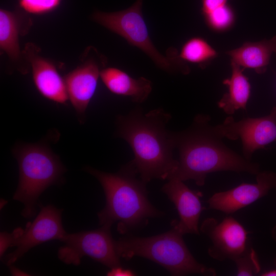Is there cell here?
Returning <instances> with one entry per match:
<instances>
[{
    "label": "cell",
    "mask_w": 276,
    "mask_h": 276,
    "mask_svg": "<svg viewBox=\"0 0 276 276\" xmlns=\"http://www.w3.org/2000/svg\"><path fill=\"white\" fill-rule=\"evenodd\" d=\"M162 190L175 205L179 220H174L175 226L183 235L186 234H199L198 222L203 208L199 199V193L191 190L183 181L170 179Z\"/></svg>",
    "instance_id": "12"
},
{
    "label": "cell",
    "mask_w": 276,
    "mask_h": 276,
    "mask_svg": "<svg viewBox=\"0 0 276 276\" xmlns=\"http://www.w3.org/2000/svg\"><path fill=\"white\" fill-rule=\"evenodd\" d=\"M270 114L276 120V106L272 109Z\"/></svg>",
    "instance_id": "28"
},
{
    "label": "cell",
    "mask_w": 276,
    "mask_h": 276,
    "mask_svg": "<svg viewBox=\"0 0 276 276\" xmlns=\"http://www.w3.org/2000/svg\"><path fill=\"white\" fill-rule=\"evenodd\" d=\"M237 267V275H254L260 272L261 267L255 250L249 245L244 253L234 261Z\"/></svg>",
    "instance_id": "21"
},
{
    "label": "cell",
    "mask_w": 276,
    "mask_h": 276,
    "mask_svg": "<svg viewBox=\"0 0 276 276\" xmlns=\"http://www.w3.org/2000/svg\"><path fill=\"white\" fill-rule=\"evenodd\" d=\"M210 121L209 115L198 114L186 129L176 132L179 159L177 168L170 179L193 180L197 186H202L211 173H258L259 165L227 147Z\"/></svg>",
    "instance_id": "2"
},
{
    "label": "cell",
    "mask_w": 276,
    "mask_h": 276,
    "mask_svg": "<svg viewBox=\"0 0 276 276\" xmlns=\"http://www.w3.org/2000/svg\"><path fill=\"white\" fill-rule=\"evenodd\" d=\"M171 116L163 109L144 113L136 108L117 119V134L130 146L134 156L131 163L140 177L147 183L154 179L169 180L175 172L174 158L176 132L167 129Z\"/></svg>",
    "instance_id": "1"
},
{
    "label": "cell",
    "mask_w": 276,
    "mask_h": 276,
    "mask_svg": "<svg viewBox=\"0 0 276 276\" xmlns=\"http://www.w3.org/2000/svg\"><path fill=\"white\" fill-rule=\"evenodd\" d=\"M214 128L222 138L240 140L243 156L248 160L256 151L276 141V120L270 114L239 121L228 117Z\"/></svg>",
    "instance_id": "8"
},
{
    "label": "cell",
    "mask_w": 276,
    "mask_h": 276,
    "mask_svg": "<svg viewBox=\"0 0 276 276\" xmlns=\"http://www.w3.org/2000/svg\"><path fill=\"white\" fill-rule=\"evenodd\" d=\"M228 0H201V12L206 14L215 9L227 4Z\"/></svg>",
    "instance_id": "24"
},
{
    "label": "cell",
    "mask_w": 276,
    "mask_h": 276,
    "mask_svg": "<svg viewBox=\"0 0 276 276\" xmlns=\"http://www.w3.org/2000/svg\"><path fill=\"white\" fill-rule=\"evenodd\" d=\"M85 170L96 177L105 196L104 208L98 213L101 226L118 223L122 234L145 225L150 218L163 216L148 198L146 182L138 174L131 162L118 172L107 173L87 167Z\"/></svg>",
    "instance_id": "3"
},
{
    "label": "cell",
    "mask_w": 276,
    "mask_h": 276,
    "mask_svg": "<svg viewBox=\"0 0 276 276\" xmlns=\"http://www.w3.org/2000/svg\"><path fill=\"white\" fill-rule=\"evenodd\" d=\"M135 273L131 270L124 269L121 266L111 268L107 272L108 276H132L134 275Z\"/></svg>",
    "instance_id": "25"
},
{
    "label": "cell",
    "mask_w": 276,
    "mask_h": 276,
    "mask_svg": "<svg viewBox=\"0 0 276 276\" xmlns=\"http://www.w3.org/2000/svg\"><path fill=\"white\" fill-rule=\"evenodd\" d=\"M217 55L216 50L203 38L194 37L189 39L182 45L179 57L183 61L204 66Z\"/></svg>",
    "instance_id": "19"
},
{
    "label": "cell",
    "mask_w": 276,
    "mask_h": 276,
    "mask_svg": "<svg viewBox=\"0 0 276 276\" xmlns=\"http://www.w3.org/2000/svg\"><path fill=\"white\" fill-rule=\"evenodd\" d=\"M274 265L275 268L273 269L265 271L262 273L261 275L262 276H276V256L274 260Z\"/></svg>",
    "instance_id": "26"
},
{
    "label": "cell",
    "mask_w": 276,
    "mask_h": 276,
    "mask_svg": "<svg viewBox=\"0 0 276 276\" xmlns=\"http://www.w3.org/2000/svg\"><path fill=\"white\" fill-rule=\"evenodd\" d=\"M183 235L172 225L169 231L151 237L129 236L120 238L117 248L120 258L129 260L135 256L152 261L171 275L200 274L215 276V270L199 263L183 239Z\"/></svg>",
    "instance_id": "4"
},
{
    "label": "cell",
    "mask_w": 276,
    "mask_h": 276,
    "mask_svg": "<svg viewBox=\"0 0 276 276\" xmlns=\"http://www.w3.org/2000/svg\"><path fill=\"white\" fill-rule=\"evenodd\" d=\"M271 237L276 242V225H275L271 231Z\"/></svg>",
    "instance_id": "27"
},
{
    "label": "cell",
    "mask_w": 276,
    "mask_h": 276,
    "mask_svg": "<svg viewBox=\"0 0 276 276\" xmlns=\"http://www.w3.org/2000/svg\"><path fill=\"white\" fill-rule=\"evenodd\" d=\"M256 175V183H242L227 191L215 193L208 200L209 207L226 214L234 213L266 196L270 190H276L275 172L260 171Z\"/></svg>",
    "instance_id": "11"
},
{
    "label": "cell",
    "mask_w": 276,
    "mask_h": 276,
    "mask_svg": "<svg viewBox=\"0 0 276 276\" xmlns=\"http://www.w3.org/2000/svg\"><path fill=\"white\" fill-rule=\"evenodd\" d=\"M61 212L62 210L51 205L42 206L34 221L29 222L25 229L17 228V235L12 245L16 248L5 256V263L11 266L32 248L44 242L61 241L67 234L62 224Z\"/></svg>",
    "instance_id": "9"
},
{
    "label": "cell",
    "mask_w": 276,
    "mask_h": 276,
    "mask_svg": "<svg viewBox=\"0 0 276 276\" xmlns=\"http://www.w3.org/2000/svg\"><path fill=\"white\" fill-rule=\"evenodd\" d=\"M110 227L67 233L61 241L63 246L58 251L59 259L66 264L79 265L84 256H88L110 269L121 266L117 242Z\"/></svg>",
    "instance_id": "7"
},
{
    "label": "cell",
    "mask_w": 276,
    "mask_h": 276,
    "mask_svg": "<svg viewBox=\"0 0 276 276\" xmlns=\"http://www.w3.org/2000/svg\"><path fill=\"white\" fill-rule=\"evenodd\" d=\"M200 230L212 243L208 250L209 255L219 261L227 259L234 261L244 253L249 245L248 232L232 216L225 217L220 222L214 218H206Z\"/></svg>",
    "instance_id": "10"
},
{
    "label": "cell",
    "mask_w": 276,
    "mask_h": 276,
    "mask_svg": "<svg viewBox=\"0 0 276 276\" xmlns=\"http://www.w3.org/2000/svg\"><path fill=\"white\" fill-rule=\"evenodd\" d=\"M143 0H136L130 7L113 12L96 11L92 15L97 23L124 38L130 44L145 53L161 70L187 75L188 65L178 56L175 49L169 48L167 55L161 54L150 37L142 13Z\"/></svg>",
    "instance_id": "6"
},
{
    "label": "cell",
    "mask_w": 276,
    "mask_h": 276,
    "mask_svg": "<svg viewBox=\"0 0 276 276\" xmlns=\"http://www.w3.org/2000/svg\"><path fill=\"white\" fill-rule=\"evenodd\" d=\"M101 63L90 58L64 77L68 100L80 116L85 114L95 93L102 70Z\"/></svg>",
    "instance_id": "14"
},
{
    "label": "cell",
    "mask_w": 276,
    "mask_h": 276,
    "mask_svg": "<svg viewBox=\"0 0 276 276\" xmlns=\"http://www.w3.org/2000/svg\"><path fill=\"white\" fill-rule=\"evenodd\" d=\"M203 16L208 26L217 31L228 30L235 20L234 11L228 4L215 9Z\"/></svg>",
    "instance_id": "20"
},
{
    "label": "cell",
    "mask_w": 276,
    "mask_h": 276,
    "mask_svg": "<svg viewBox=\"0 0 276 276\" xmlns=\"http://www.w3.org/2000/svg\"><path fill=\"white\" fill-rule=\"evenodd\" d=\"M19 24L16 15L11 11L0 10V48L13 61L20 57L19 45Z\"/></svg>",
    "instance_id": "18"
},
{
    "label": "cell",
    "mask_w": 276,
    "mask_h": 276,
    "mask_svg": "<svg viewBox=\"0 0 276 276\" xmlns=\"http://www.w3.org/2000/svg\"><path fill=\"white\" fill-rule=\"evenodd\" d=\"M36 48L28 43L24 53L30 62L33 79L38 91L53 102L64 104L68 100L64 79L49 60L38 55Z\"/></svg>",
    "instance_id": "13"
},
{
    "label": "cell",
    "mask_w": 276,
    "mask_h": 276,
    "mask_svg": "<svg viewBox=\"0 0 276 276\" xmlns=\"http://www.w3.org/2000/svg\"><path fill=\"white\" fill-rule=\"evenodd\" d=\"M273 53H276V36L258 42H245L226 52L231 57V62L244 70L254 69L258 74L266 72Z\"/></svg>",
    "instance_id": "16"
},
{
    "label": "cell",
    "mask_w": 276,
    "mask_h": 276,
    "mask_svg": "<svg viewBox=\"0 0 276 276\" xmlns=\"http://www.w3.org/2000/svg\"><path fill=\"white\" fill-rule=\"evenodd\" d=\"M17 235L15 229L11 233L1 232L0 235V256L2 258L9 247L12 246Z\"/></svg>",
    "instance_id": "23"
},
{
    "label": "cell",
    "mask_w": 276,
    "mask_h": 276,
    "mask_svg": "<svg viewBox=\"0 0 276 276\" xmlns=\"http://www.w3.org/2000/svg\"><path fill=\"white\" fill-rule=\"evenodd\" d=\"M60 2V0H19L23 9L36 14L45 13L55 9Z\"/></svg>",
    "instance_id": "22"
},
{
    "label": "cell",
    "mask_w": 276,
    "mask_h": 276,
    "mask_svg": "<svg viewBox=\"0 0 276 276\" xmlns=\"http://www.w3.org/2000/svg\"><path fill=\"white\" fill-rule=\"evenodd\" d=\"M231 68V77L223 81L227 91L218 102V107L229 115L239 109H246L251 89L248 79L243 73L244 69L233 62Z\"/></svg>",
    "instance_id": "17"
},
{
    "label": "cell",
    "mask_w": 276,
    "mask_h": 276,
    "mask_svg": "<svg viewBox=\"0 0 276 276\" xmlns=\"http://www.w3.org/2000/svg\"><path fill=\"white\" fill-rule=\"evenodd\" d=\"M102 82L111 93L131 98L133 102L141 103L148 97L152 90L151 82L141 77L134 78L125 72L116 67L102 69L100 76Z\"/></svg>",
    "instance_id": "15"
},
{
    "label": "cell",
    "mask_w": 276,
    "mask_h": 276,
    "mask_svg": "<svg viewBox=\"0 0 276 276\" xmlns=\"http://www.w3.org/2000/svg\"><path fill=\"white\" fill-rule=\"evenodd\" d=\"M19 167V182L13 199L24 205L22 216L30 218L36 213L40 194L62 179L65 168L57 155L42 144H27L14 150Z\"/></svg>",
    "instance_id": "5"
}]
</instances>
